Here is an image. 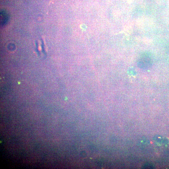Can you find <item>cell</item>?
<instances>
[{
  "label": "cell",
  "mask_w": 169,
  "mask_h": 169,
  "mask_svg": "<svg viewBox=\"0 0 169 169\" xmlns=\"http://www.w3.org/2000/svg\"><path fill=\"white\" fill-rule=\"evenodd\" d=\"M152 64V60L148 55H144L139 59L138 64L139 66L142 68H147L149 67Z\"/></svg>",
  "instance_id": "cell-1"
}]
</instances>
